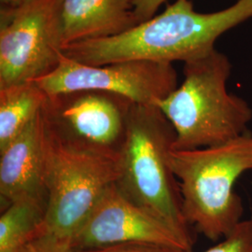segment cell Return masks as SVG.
<instances>
[{
	"mask_svg": "<svg viewBox=\"0 0 252 252\" xmlns=\"http://www.w3.org/2000/svg\"><path fill=\"white\" fill-rule=\"evenodd\" d=\"M35 81L48 95L101 91L135 104L156 105L178 87V73L170 63L133 60L88 65L63 54L52 72Z\"/></svg>",
	"mask_w": 252,
	"mask_h": 252,
	"instance_id": "ba28073f",
	"label": "cell"
},
{
	"mask_svg": "<svg viewBox=\"0 0 252 252\" xmlns=\"http://www.w3.org/2000/svg\"><path fill=\"white\" fill-rule=\"evenodd\" d=\"M187 223L207 238H224L242 220L243 202L234 190L238 179L252 170V135L223 144L170 153Z\"/></svg>",
	"mask_w": 252,
	"mask_h": 252,
	"instance_id": "277c9868",
	"label": "cell"
},
{
	"mask_svg": "<svg viewBox=\"0 0 252 252\" xmlns=\"http://www.w3.org/2000/svg\"><path fill=\"white\" fill-rule=\"evenodd\" d=\"M175 130L156 105L133 104L115 185L126 198L193 244L170 163Z\"/></svg>",
	"mask_w": 252,
	"mask_h": 252,
	"instance_id": "3957f363",
	"label": "cell"
},
{
	"mask_svg": "<svg viewBox=\"0 0 252 252\" xmlns=\"http://www.w3.org/2000/svg\"><path fill=\"white\" fill-rule=\"evenodd\" d=\"M47 96L36 81L0 89V151L35 120Z\"/></svg>",
	"mask_w": 252,
	"mask_h": 252,
	"instance_id": "7c38bea8",
	"label": "cell"
},
{
	"mask_svg": "<svg viewBox=\"0 0 252 252\" xmlns=\"http://www.w3.org/2000/svg\"><path fill=\"white\" fill-rule=\"evenodd\" d=\"M1 1V7L6 8H18L21 6L26 5L31 0H0Z\"/></svg>",
	"mask_w": 252,
	"mask_h": 252,
	"instance_id": "ac0fdd59",
	"label": "cell"
},
{
	"mask_svg": "<svg viewBox=\"0 0 252 252\" xmlns=\"http://www.w3.org/2000/svg\"><path fill=\"white\" fill-rule=\"evenodd\" d=\"M47 197L12 202L0 217V252H15L44 233Z\"/></svg>",
	"mask_w": 252,
	"mask_h": 252,
	"instance_id": "4fadbf2b",
	"label": "cell"
},
{
	"mask_svg": "<svg viewBox=\"0 0 252 252\" xmlns=\"http://www.w3.org/2000/svg\"><path fill=\"white\" fill-rule=\"evenodd\" d=\"M133 104L110 93L75 91L48 95L41 112L48 135L58 144L118 160Z\"/></svg>",
	"mask_w": 252,
	"mask_h": 252,
	"instance_id": "8992f818",
	"label": "cell"
},
{
	"mask_svg": "<svg viewBox=\"0 0 252 252\" xmlns=\"http://www.w3.org/2000/svg\"><path fill=\"white\" fill-rule=\"evenodd\" d=\"M75 252H184L178 250L163 248L153 245L143 244H129V245H118L94 250L75 251Z\"/></svg>",
	"mask_w": 252,
	"mask_h": 252,
	"instance_id": "2e32d148",
	"label": "cell"
},
{
	"mask_svg": "<svg viewBox=\"0 0 252 252\" xmlns=\"http://www.w3.org/2000/svg\"><path fill=\"white\" fill-rule=\"evenodd\" d=\"M252 17V0L201 13L189 0H176L161 14L118 36L73 43L63 54L76 62L103 65L123 61L184 63L215 49L218 37Z\"/></svg>",
	"mask_w": 252,
	"mask_h": 252,
	"instance_id": "6da1fadb",
	"label": "cell"
},
{
	"mask_svg": "<svg viewBox=\"0 0 252 252\" xmlns=\"http://www.w3.org/2000/svg\"><path fill=\"white\" fill-rule=\"evenodd\" d=\"M129 244L184 252H191L193 246L165 222L129 201L113 183L94 207L71 248L85 251Z\"/></svg>",
	"mask_w": 252,
	"mask_h": 252,
	"instance_id": "9c48e42d",
	"label": "cell"
},
{
	"mask_svg": "<svg viewBox=\"0 0 252 252\" xmlns=\"http://www.w3.org/2000/svg\"><path fill=\"white\" fill-rule=\"evenodd\" d=\"M63 49L118 36L139 25L134 0H61Z\"/></svg>",
	"mask_w": 252,
	"mask_h": 252,
	"instance_id": "8fae6325",
	"label": "cell"
},
{
	"mask_svg": "<svg viewBox=\"0 0 252 252\" xmlns=\"http://www.w3.org/2000/svg\"><path fill=\"white\" fill-rule=\"evenodd\" d=\"M216 246L203 252H252V219L241 220Z\"/></svg>",
	"mask_w": 252,
	"mask_h": 252,
	"instance_id": "5bb4252c",
	"label": "cell"
},
{
	"mask_svg": "<svg viewBox=\"0 0 252 252\" xmlns=\"http://www.w3.org/2000/svg\"><path fill=\"white\" fill-rule=\"evenodd\" d=\"M117 178V159L66 149L47 133L43 234L71 246L94 207Z\"/></svg>",
	"mask_w": 252,
	"mask_h": 252,
	"instance_id": "5b68a950",
	"label": "cell"
},
{
	"mask_svg": "<svg viewBox=\"0 0 252 252\" xmlns=\"http://www.w3.org/2000/svg\"><path fill=\"white\" fill-rule=\"evenodd\" d=\"M61 0L0 9V89L35 81L63 56Z\"/></svg>",
	"mask_w": 252,
	"mask_h": 252,
	"instance_id": "52a82bcc",
	"label": "cell"
},
{
	"mask_svg": "<svg viewBox=\"0 0 252 252\" xmlns=\"http://www.w3.org/2000/svg\"><path fill=\"white\" fill-rule=\"evenodd\" d=\"M41 111L0 151V197L4 209L19 199L47 197V132Z\"/></svg>",
	"mask_w": 252,
	"mask_h": 252,
	"instance_id": "30bf717a",
	"label": "cell"
},
{
	"mask_svg": "<svg viewBox=\"0 0 252 252\" xmlns=\"http://www.w3.org/2000/svg\"><path fill=\"white\" fill-rule=\"evenodd\" d=\"M15 252H75L69 244L42 234Z\"/></svg>",
	"mask_w": 252,
	"mask_h": 252,
	"instance_id": "9a60e30c",
	"label": "cell"
},
{
	"mask_svg": "<svg viewBox=\"0 0 252 252\" xmlns=\"http://www.w3.org/2000/svg\"><path fill=\"white\" fill-rule=\"evenodd\" d=\"M232 64L216 49L184 63V80L156 103L173 126V150L192 151L223 144L249 133L252 109L229 93Z\"/></svg>",
	"mask_w": 252,
	"mask_h": 252,
	"instance_id": "7a4b0ae2",
	"label": "cell"
},
{
	"mask_svg": "<svg viewBox=\"0 0 252 252\" xmlns=\"http://www.w3.org/2000/svg\"><path fill=\"white\" fill-rule=\"evenodd\" d=\"M166 0H134L135 15L139 23H143L155 16L159 7Z\"/></svg>",
	"mask_w": 252,
	"mask_h": 252,
	"instance_id": "e0dca14e",
	"label": "cell"
}]
</instances>
